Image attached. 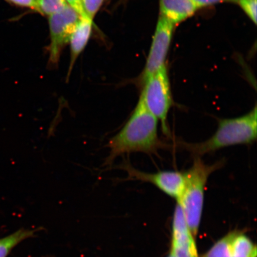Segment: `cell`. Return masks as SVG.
Returning a JSON list of instances; mask_svg holds the SVG:
<instances>
[{"mask_svg": "<svg viewBox=\"0 0 257 257\" xmlns=\"http://www.w3.org/2000/svg\"><path fill=\"white\" fill-rule=\"evenodd\" d=\"M159 121L148 111L139 98L136 107L121 130L107 144L110 149L105 165H111L117 157L131 153L157 154L168 149L159 137Z\"/></svg>", "mask_w": 257, "mask_h": 257, "instance_id": "6da1fadb", "label": "cell"}, {"mask_svg": "<svg viewBox=\"0 0 257 257\" xmlns=\"http://www.w3.org/2000/svg\"><path fill=\"white\" fill-rule=\"evenodd\" d=\"M257 137L256 105L248 113L241 116L218 120V127L213 136L200 143H177V147L188 151L194 156L216 152L224 148L249 145Z\"/></svg>", "mask_w": 257, "mask_h": 257, "instance_id": "7a4b0ae2", "label": "cell"}, {"mask_svg": "<svg viewBox=\"0 0 257 257\" xmlns=\"http://www.w3.org/2000/svg\"><path fill=\"white\" fill-rule=\"evenodd\" d=\"M221 160L212 165L204 162L201 157L195 156L191 168L184 172L185 185L177 203L181 205L189 229L193 235H197L203 208L205 189L209 177L223 168Z\"/></svg>", "mask_w": 257, "mask_h": 257, "instance_id": "3957f363", "label": "cell"}, {"mask_svg": "<svg viewBox=\"0 0 257 257\" xmlns=\"http://www.w3.org/2000/svg\"><path fill=\"white\" fill-rule=\"evenodd\" d=\"M140 88L139 98L148 111L160 122L163 133L169 136L168 118L173 99L167 64L145 80Z\"/></svg>", "mask_w": 257, "mask_h": 257, "instance_id": "277c9868", "label": "cell"}, {"mask_svg": "<svg viewBox=\"0 0 257 257\" xmlns=\"http://www.w3.org/2000/svg\"><path fill=\"white\" fill-rule=\"evenodd\" d=\"M175 28V25L160 16L146 66L138 79V85L140 86L161 67L166 65Z\"/></svg>", "mask_w": 257, "mask_h": 257, "instance_id": "5b68a950", "label": "cell"}, {"mask_svg": "<svg viewBox=\"0 0 257 257\" xmlns=\"http://www.w3.org/2000/svg\"><path fill=\"white\" fill-rule=\"evenodd\" d=\"M75 10L67 5L62 11L49 16L51 44L49 63L56 65L62 48L68 43L70 37L80 19Z\"/></svg>", "mask_w": 257, "mask_h": 257, "instance_id": "8992f818", "label": "cell"}, {"mask_svg": "<svg viewBox=\"0 0 257 257\" xmlns=\"http://www.w3.org/2000/svg\"><path fill=\"white\" fill-rule=\"evenodd\" d=\"M121 167L127 172L128 178L149 182L177 200L181 197L184 190V172L169 170L153 173H146L135 169L127 162L122 164Z\"/></svg>", "mask_w": 257, "mask_h": 257, "instance_id": "52a82bcc", "label": "cell"}, {"mask_svg": "<svg viewBox=\"0 0 257 257\" xmlns=\"http://www.w3.org/2000/svg\"><path fill=\"white\" fill-rule=\"evenodd\" d=\"M194 237L181 205L177 204L173 216L171 247L176 257H198Z\"/></svg>", "mask_w": 257, "mask_h": 257, "instance_id": "ba28073f", "label": "cell"}, {"mask_svg": "<svg viewBox=\"0 0 257 257\" xmlns=\"http://www.w3.org/2000/svg\"><path fill=\"white\" fill-rule=\"evenodd\" d=\"M160 16L174 25L192 17L199 9L191 0H159Z\"/></svg>", "mask_w": 257, "mask_h": 257, "instance_id": "9c48e42d", "label": "cell"}, {"mask_svg": "<svg viewBox=\"0 0 257 257\" xmlns=\"http://www.w3.org/2000/svg\"><path fill=\"white\" fill-rule=\"evenodd\" d=\"M92 27V21L88 18H81L70 37V61L67 76L68 78L77 59L88 43L91 36Z\"/></svg>", "mask_w": 257, "mask_h": 257, "instance_id": "30bf717a", "label": "cell"}, {"mask_svg": "<svg viewBox=\"0 0 257 257\" xmlns=\"http://www.w3.org/2000/svg\"><path fill=\"white\" fill-rule=\"evenodd\" d=\"M39 229H20L0 238V257H8L12 250L22 241L34 237Z\"/></svg>", "mask_w": 257, "mask_h": 257, "instance_id": "8fae6325", "label": "cell"}, {"mask_svg": "<svg viewBox=\"0 0 257 257\" xmlns=\"http://www.w3.org/2000/svg\"><path fill=\"white\" fill-rule=\"evenodd\" d=\"M239 233L235 230L228 233L218 240L202 257H231L233 240Z\"/></svg>", "mask_w": 257, "mask_h": 257, "instance_id": "7c38bea8", "label": "cell"}, {"mask_svg": "<svg viewBox=\"0 0 257 257\" xmlns=\"http://www.w3.org/2000/svg\"><path fill=\"white\" fill-rule=\"evenodd\" d=\"M231 257H256V248L248 237L239 233L234 238Z\"/></svg>", "mask_w": 257, "mask_h": 257, "instance_id": "4fadbf2b", "label": "cell"}, {"mask_svg": "<svg viewBox=\"0 0 257 257\" xmlns=\"http://www.w3.org/2000/svg\"><path fill=\"white\" fill-rule=\"evenodd\" d=\"M67 5L66 0H39L38 12L50 16L62 11Z\"/></svg>", "mask_w": 257, "mask_h": 257, "instance_id": "5bb4252c", "label": "cell"}, {"mask_svg": "<svg viewBox=\"0 0 257 257\" xmlns=\"http://www.w3.org/2000/svg\"><path fill=\"white\" fill-rule=\"evenodd\" d=\"M257 0H237L236 3L248 16L253 24H256Z\"/></svg>", "mask_w": 257, "mask_h": 257, "instance_id": "9a60e30c", "label": "cell"}, {"mask_svg": "<svg viewBox=\"0 0 257 257\" xmlns=\"http://www.w3.org/2000/svg\"><path fill=\"white\" fill-rule=\"evenodd\" d=\"M104 0H82L83 11L89 19L93 21Z\"/></svg>", "mask_w": 257, "mask_h": 257, "instance_id": "2e32d148", "label": "cell"}, {"mask_svg": "<svg viewBox=\"0 0 257 257\" xmlns=\"http://www.w3.org/2000/svg\"><path fill=\"white\" fill-rule=\"evenodd\" d=\"M200 9L201 8L210 7V6L220 4L223 3H236L237 0H191Z\"/></svg>", "mask_w": 257, "mask_h": 257, "instance_id": "e0dca14e", "label": "cell"}, {"mask_svg": "<svg viewBox=\"0 0 257 257\" xmlns=\"http://www.w3.org/2000/svg\"><path fill=\"white\" fill-rule=\"evenodd\" d=\"M6 1L19 7L30 8L38 12L39 0H6Z\"/></svg>", "mask_w": 257, "mask_h": 257, "instance_id": "ac0fdd59", "label": "cell"}, {"mask_svg": "<svg viewBox=\"0 0 257 257\" xmlns=\"http://www.w3.org/2000/svg\"><path fill=\"white\" fill-rule=\"evenodd\" d=\"M67 4L75 10L82 18L86 17L84 11H83L82 0H66Z\"/></svg>", "mask_w": 257, "mask_h": 257, "instance_id": "d6986e66", "label": "cell"}, {"mask_svg": "<svg viewBox=\"0 0 257 257\" xmlns=\"http://www.w3.org/2000/svg\"><path fill=\"white\" fill-rule=\"evenodd\" d=\"M168 257H176L175 255V253H173L172 250H170V252L169 253V255Z\"/></svg>", "mask_w": 257, "mask_h": 257, "instance_id": "ffe728a7", "label": "cell"}]
</instances>
